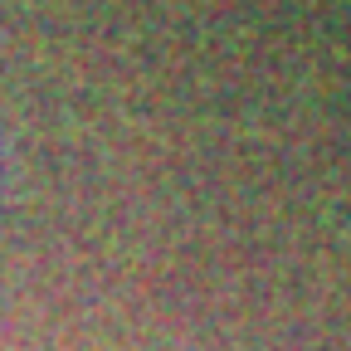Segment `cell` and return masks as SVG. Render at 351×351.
Wrapping results in <instances>:
<instances>
[{
	"mask_svg": "<svg viewBox=\"0 0 351 351\" xmlns=\"http://www.w3.org/2000/svg\"><path fill=\"white\" fill-rule=\"evenodd\" d=\"M15 176H20V156H15V142H10L5 122H0V200H10Z\"/></svg>",
	"mask_w": 351,
	"mask_h": 351,
	"instance_id": "6da1fadb",
	"label": "cell"
}]
</instances>
